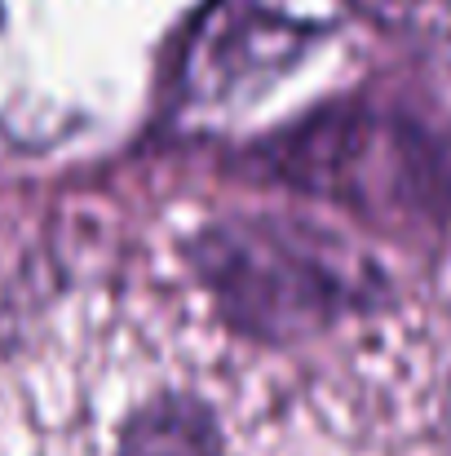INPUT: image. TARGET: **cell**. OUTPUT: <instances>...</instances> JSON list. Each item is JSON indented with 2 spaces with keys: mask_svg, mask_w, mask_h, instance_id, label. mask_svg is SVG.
<instances>
[{
  "mask_svg": "<svg viewBox=\"0 0 451 456\" xmlns=\"http://www.w3.org/2000/svg\"><path fill=\"white\" fill-rule=\"evenodd\" d=\"M181 253L217 319L262 346H297L390 302V271L301 213H226L204 222Z\"/></svg>",
  "mask_w": 451,
  "mask_h": 456,
  "instance_id": "cell-1",
  "label": "cell"
},
{
  "mask_svg": "<svg viewBox=\"0 0 451 456\" xmlns=\"http://www.w3.org/2000/svg\"><path fill=\"white\" fill-rule=\"evenodd\" d=\"M244 168L403 235L451 226V120L399 102H327L248 147Z\"/></svg>",
  "mask_w": 451,
  "mask_h": 456,
  "instance_id": "cell-2",
  "label": "cell"
},
{
  "mask_svg": "<svg viewBox=\"0 0 451 456\" xmlns=\"http://www.w3.org/2000/svg\"><path fill=\"white\" fill-rule=\"evenodd\" d=\"M350 18V0H204L168 53V107L190 120L257 107Z\"/></svg>",
  "mask_w": 451,
  "mask_h": 456,
  "instance_id": "cell-3",
  "label": "cell"
},
{
  "mask_svg": "<svg viewBox=\"0 0 451 456\" xmlns=\"http://www.w3.org/2000/svg\"><path fill=\"white\" fill-rule=\"evenodd\" d=\"M116 456H221L217 412L186 390H159L125 421Z\"/></svg>",
  "mask_w": 451,
  "mask_h": 456,
  "instance_id": "cell-4",
  "label": "cell"
},
{
  "mask_svg": "<svg viewBox=\"0 0 451 456\" xmlns=\"http://www.w3.org/2000/svg\"><path fill=\"white\" fill-rule=\"evenodd\" d=\"M412 53L451 76V0H350Z\"/></svg>",
  "mask_w": 451,
  "mask_h": 456,
  "instance_id": "cell-5",
  "label": "cell"
}]
</instances>
